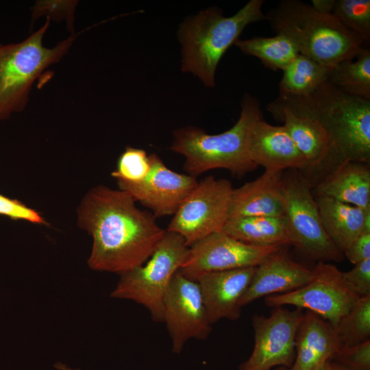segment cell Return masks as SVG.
<instances>
[{"instance_id": "74e56055", "label": "cell", "mask_w": 370, "mask_h": 370, "mask_svg": "<svg viewBox=\"0 0 370 370\" xmlns=\"http://www.w3.org/2000/svg\"><path fill=\"white\" fill-rule=\"evenodd\" d=\"M317 370H329L328 367V365H327V362L325 363V365L323 367H321V368L318 369Z\"/></svg>"}, {"instance_id": "44dd1931", "label": "cell", "mask_w": 370, "mask_h": 370, "mask_svg": "<svg viewBox=\"0 0 370 370\" xmlns=\"http://www.w3.org/2000/svg\"><path fill=\"white\" fill-rule=\"evenodd\" d=\"M323 227L343 253L364 232L370 231V208H362L327 196L317 195Z\"/></svg>"}, {"instance_id": "7a4b0ae2", "label": "cell", "mask_w": 370, "mask_h": 370, "mask_svg": "<svg viewBox=\"0 0 370 370\" xmlns=\"http://www.w3.org/2000/svg\"><path fill=\"white\" fill-rule=\"evenodd\" d=\"M270 103L323 126L331 145L328 166L345 161L370 162L369 99L348 95L328 80L309 95H279Z\"/></svg>"}, {"instance_id": "8992f818", "label": "cell", "mask_w": 370, "mask_h": 370, "mask_svg": "<svg viewBox=\"0 0 370 370\" xmlns=\"http://www.w3.org/2000/svg\"><path fill=\"white\" fill-rule=\"evenodd\" d=\"M50 24H45L23 41L0 43V122L23 111L36 79L51 65L58 62L70 49L76 34L58 42L52 48L43 45Z\"/></svg>"}, {"instance_id": "7402d4cb", "label": "cell", "mask_w": 370, "mask_h": 370, "mask_svg": "<svg viewBox=\"0 0 370 370\" xmlns=\"http://www.w3.org/2000/svg\"><path fill=\"white\" fill-rule=\"evenodd\" d=\"M267 109L277 121L284 123L285 130L308 161V168L328 165L330 140L327 131L317 120L299 116L271 103Z\"/></svg>"}, {"instance_id": "f35d334b", "label": "cell", "mask_w": 370, "mask_h": 370, "mask_svg": "<svg viewBox=\"0 0 370 370\" xmlns=\"http://www.w3.org/2000/svg\"><path fill=\"white\" fill-rule=\"evenodd\" d=\"M275 370H290V369H289V368L282 366V367H278Z\"/></svg>"}, {"instance_id": "ac0fdd59", "label": "cell", "mask_w": 370, "mask_h": 370, "mask_svg": "<svg viewBox=\"0 0 370 370\" xmlns=\"http://www.w3.org/2000/svg\"><path fill=\"white\" fill-rule=\"evenodd\" d=\"M332 325L310 310L304 313L295 338L296 356L290 370H317L342 349Z\"/></svg>"}, {"instance_id": "3957f363", "label": "cell", "mask_w": 370, "mask_h": 370, "mask_svg": "<svg viewBox=\"0 0 370 370\" xmlns=\"http://www.w3.org/2000/svg\"><path fill=\"white\" fill-rule=\"evenodd\" d=\"M264 0H250L236 14L224 16L215 7L186 18L180 25L182 71L197 76L207 87L215 86V72L223 54L249 24L266 20Z\"/></svg>"}, {"instance_id": "f546056e", "label": "cell", "mask_w": 370, "mask_h": 370, "mask_svg": "<svg viewBox=\"0 0 370 370\" xmlns=\"http://www.w3.org/2000/svg\"><path fill=\"white\" fill-rule=\"evenodd\" d=\"M77 1H37L32 8V21L40 16H47L50 21L65 20L67 29L75 34V11Z\"/></svg>"}, {"instance_id": "d4e9b609", "label": "cell", "mask_w": 370, "mask_h": 370, "mask_svg": "<svg viewBox=\"0 0 370 370\" xmlns=\"http://www.w3.org/2000/svg\"><path fill=\"white\" fill-rule=\"evenodd\" d=\"M234 45L243 53L258 58L273 71L283 70L299 53L294 42L282 34L273 37L238 39Z\"/></svg>"}, {"instance_id": "d590c367", "label": "cell", "mask_w": 370, "mask_h": 370, "mask_svg": "<svg viewBox=\"0 0 370 370\" xmlns=\"http://www.w3.org/2000/svg\"><path fill=\"white\" fill-rule=\"evenodd\" d=\"M53 367L57 370H81L77 368H72L70 366L62 362H57L54 364Z\"/></svg>"}, {"instance_id": "5bb4252c", "label": "cell", "mask_w": 370, "mask_h": 370, "mask_svg": "<svg viewBox=\"0 0 370 370\" xmlns=\"http://www.w3.org/2000/svg\"><path fill=\"white\" fill-rule=\"evenodd\" d=\"M151 169L140 182L116 180L119 189L151 210L155 218L173 215L195 188V177L169 169L155 153L149 156Z\"/></svg>"}, {"instance_id": "8fae6325", "label": "cell", "mask_w": 370, "mask_h": 370, "mask_svg": "<svg viewBox=\"0 0 370 370\" xmlns=\"http://www.w3.org/2000/svg\"><path fill=\"white\" fill-rule=\"evenodd\" d=\"M304 313L302 308L290 310L276 307L269 317H252L254 347L238 370H271L275 366L291 368L295 361V338Z\"/></svg>"}, {"instance_id": "8d00e7d4", "label": "cell", "mask_w": 370, "mask_h": 370, "mask_svg": "<svg viewBox=\"0 0 370 370\" xmlns=\"http://www.w3.org/2000/svg\"><path fill=\"white\" fill-rule=\"evenodd\" d=\"M327 365L329 369V370H346L340 365L336 364L334 362L328 361Z\"/></svg>"}, {"instance_id": "4fadbf2b", "label": "cell", "mask_w": 370, "mask_h": 370, "mask_svg": "<svg viewBox=\"0 0 370 370\" xmlns=\"http://www.w3.org/2000/svg\"><path fill=\"white\" fill-rule=\"evenodd\" d=\"M172 352L180 354L190 338L206 340L212 331L199 284L179 270L174 275L164 304V321Z\"/></svg>"}, {"instance_id": "9c48e42d", "label": "cell", "mask_w": 370, "mask_h": 370, "mask_svg": "<svg viewBox=\"0 0 370 370\" xmlns=\"http://www.w3.org/2000/svg\"><path fill=\"white\" fill-rule=\"evenodd\" d=\"M233 189L227 179L206 177L182 202L166 230L182 236L188 247L221 232L228 220Z\"/></svg>"}, {"instance_id": "52a82bcc", "label": "cell", "mask_w": 370, "mask_h": 370, "mask_svg": "<svg viewBox=\"0 0 370 370\" xmlns=\"http://www.w3.org/2000/svg\"><path fill=\"white\" fill-rule=\"evenodd\" d=\"M188 247L182 236L166 230L145 264L120 275L111 297L132 300L147 308L154 321L163 322L166 293Z\"/></svg>"}, {"instance_id": "484cf974", "label": "cell", "mask_w": 370, "mask_h": 370, "mask_svg": "<svg viewBox=\"0 0 370 370\" xmlns=\"http://www.w3.org/2000/svg\"><path fill=\"white\" fill-rule=\"evenodd\" d=\"M355 58L334 66L328 81L348 95L370 100L369 49L362 47Z\"/></svg>"}, {"instance_id": "4316f807", "label": "cell", "mask_w": 370, "mask_h": 370, "mask_svg": "<svg viewBox=\"0 0 370 370\" xmlns=\"http://www.w3.org/2000/svg\"><path fill=\"white\" fill-rule=\"evenodd\" d=\"M334 329L343 347L369 340L370 295L359 297Z\"/></svg>"}, {"instance_id": "603a6c76", "label": "cell", "mask_w": 370, "mask_h": 370, "mask_svg": "<svg viewBox=\"0 0 370 370\" xmlns=\"http://www.w3.org/2000/svg\"><path fill=\"white\" fill-rule=\"evenodd\" d=\"M221 232L250 245H292L284 217L254 216L230 219Z\"/></svg>"}, {"instance_id": "e575fe53", "label": "cell", "mask_w": 370, "mask_h": 370, "mask_svg": "<svg viewBox=\"0 0 370 370\" xmlns=\"http://www.w3.org/2000/svg\"><path fill=\"white\" fill-rule=\"evenodd\" d=\"M336 0H312V7L319 12L332 14Z\"/></svg>"}, {"instance_id": "30bf717a", "label": "cell", "mask_w": 370, "mask_h": 370, "mask_svg": "<svg viewBox=\"0 0 370 370\" xmlns=\"http://www.w3.org/2000/svg\"><path fill=\"white\" fill-rule=\"evenodd\" d=\"M312 279L293 291L265 297L269 307L286 305L306 308L329 322L333 328L347 314L359 297L345 284L342 271L332 263L319 261Z\"/></svg>"}, {"instance_id": "f1b7e54d", "label": "cell", "mask_w": 370, "mask_h": 370, "mask_svg": "<svg viewBox=\"0 0 370 370\" xmlns=\"http://www.w3.org/2000/svg\"><path fill=\"white\" fill-rule=\"evenodd\" d=\"M150 169L149 158L145 150L127 147L119 156L116 169L111 175L116 180L136 184L147 176Z\"/></svg>"}, {"instance_id": "4dcf8cb0", "label": "cell", "mask_w": 370, "mask_h": 370, "mask_svg": "<svg viewBox=\"0 0 370 370\" xmlns=\"http://www.w3.org/2000/svg\"><path fill=\"white\" fill-rule=\"evenodd\" d=\"M332 360L346 370H370V340L342 347Z\"/></svg>"}, {"instance_id": "cb8c5ba5", "label": "cell", "mask_w": 370, "mask_h": 370, "mask_svg": "<svg viewBox=\"0 0 370 370\" xmlns=\"http://www.w3.org/2000/svg\"><path fill=\"white\" fill-rule=\"evenodd\" d=\"M330 68L299 53L282 71L279 95L304 96L329 79Z\"/></svg>"}, {"instance_id": "d6a6232c", "label": "cell", "mask_w": 370, "mask_h": 370, "mask_svg": "<svg viewBox=\"0 0 370 370\" xmlns=\"http://www.w3.org/2000/svg\"><path fill=\"white\" fill-rule=\"evenodd\" d=\"M0 214L14 220H24L33 223H47L35 210L27 206L21 201L7 197L0 194Z\"/></svg>"}, {"instance_id": "5b68a950", "label": "cell", "mask_w": 370, "mask_h": 370, "mask_svg": "<svg viewBox=\"0 0 370 370\" xmlns=\"http://www.w3.org/2000/svg\"><path fill=\"white\" fill-rule=\"evenodd\" d=\"M265 16L274 32L291 38L299 53L330 69L354 59L364 43L332 14L299 0L280 1Z\"/></svg>"}, {"instance_id": "9a60e30c", "label": "cell", "mask_w": 370, "mask_h": 370, "mask_svg": "<svg viewBox=\"0 0 370 370\" xmlns=\"http://www.w3.org/2000/svg\"><path fill=\"white\" fill-rule=\"evenodd\" d=\"M256 267L208 272L196 281L210 323L222 319H238L242 307L240 301L247 290Z\"/></svg>"}, {"instance_id": "83f0119b", "label": "cell", "mask_w": 370, "mask_h": 370, "mask_svg": "<svg viewBox=\"0 0 370 370\" xmlns=\"http://www.w3.org/2000/svg\"><path fill=\"white\" fill-rule=\"evenodd\" d=\"M332 14L363 42H369V0H336Z\"/></svg>"}, {"instance_id": "7c38bea8", "label": "cell", "mask_w": 370, "mask_h": 370, "mask_svg": "<svg viewBox=\"0 0 370 370\" xmlns=\"http://www.w3.org/2000/svg\"><path fill=\"white\" fill-rule=\"evenodd\" d=\"M280 245L259 246L241 242L223 232L212 233L188 247L179 271L195 280L202 274L257 267Z\"/></svg>"}, {"instance_id": "1f68e13d", "label": "cell", "mask_w": 370, "mask_h": 370, "mask_svg": "<svg viewBox=\"0 0 370 370\" xmlns=\"http://www.w3.org/2000/svg\"><path fill=\"white\" fill-rule=\"evenodd\" d=\"M346 286L359 297L370 295V258L355 264L349 271L342 272Z\"/></svg>"}, {"instance_id": "6da1fadb", "label": "cell", "mask_w": 370, "mask_h": 370, "mask_svg": "<svg viewBox=\"0 0 370 370\" xmlns=\"http://www.w3.org/2000/svg\"><path fill=\"white\" fill-rule=\"evenodd\" d=\"M77 214L78 226L93 239L88 264L98 271L121 275L143 265L166 232L127 193L104 185L86 193Z\"/></svg>"}, {"instance_id": "836d02e7", "label": "cell", "mask_w": 370, "mask_h": 370, "mask_svg": "<svg viewBox=\"0 0 370 370\" xmlns=\"http://www.w3.org/2000/svg\"><path fill=\"white\" fill-rule=\"evenodd\" d=\"M343 254L354 264L370 258V231H364Z\"/></svg>"}, {"instance_id": "e0dca14e", "label": "cell", "mask_w": 370, "mask_h": 370, "mask_svg": "<svg viewBox=\"0 0 370 370\" xmlns=\"http://www.w3.org/2000/svg\"><path fill=\"white\" fill-rule=\"evenodd\" d=\"M251 160L265 171H284L309 167L283 125H272L263 116L251 125L248 138Z\"/></svg>"}, {"instance_id": "d6986e66", "label": "cell", "mask_w": 370, "mask_h": 370, "mask_svg": "<svg viewBox=\"0 0 370 370\" xmlns=\"http://www.w3.org/2000/svg\"><path fill=\"white\" fill-rule=\"evenodd\" d=\"M283 173L265 171L256 180L234 188L228 219L254 216L284 217Z\"/></svg>"}, {"instance_id": "277c9868", "label": "cell", "mask_w": 370, "mask_h": 370, "mask_svg": "<svg viewBox=\"0 0 370 370\" xmlns=\"http://www.w3.org/2000/svg\"><path fill=\"white\" fill-rule=\"evenodd\" d=\"M262 116L258 99L246 94L240 117L230 129L212 135L193 126L175 130L170 149L185 157L184 169L191 176L214 169L243 175L258 167L249 158L248 138L251 125Z\"/></svg>"}, {"instance_id": "2e32d148", "label": "cell", "mask_w": 370, "mask_h": 370, "mask_svg": "<svg viewBox=\"0 0 370 370\" xmlns=\"http://www.w3.org/2000/svg\"><path fill=\"white\" fill-rule=\"evenodd\" d=\"M313 275V269L295 261L287 245H283L256 267L240 306L264 296L293 291L308 284Z\"/></svg>"}, {"instance_id": "ffe728a7", "label": "cell", "mask_w": 370, "mask_h": 370, "mask_svg": "<svg viewBox=\"0 0 370 370\" xmlns=\"http://www.w3.org/2000/svg\"><path fill=\"white\" fill-rule=\"evenodd\" d=\"M317 195L362 208H370L369 163L345 161L328 171L316 185Z\"/></svg>"}, {"instance_id": "ba28073f", "label": "cell", "mask_w": 370, "mask_h": 370, "mask_svg": "<svg viewBox=\"0 0 370 370\" xmlns=\"http://www.w3.org/2000/svg\"><path fill=\"white\" fill-rule=\"evenodd\" d=\"M282 188L284 217L292 245L318 261H343L344 254L323 227L309 179L299 170L284 171Z\"/></svg>"}]
</instances>
